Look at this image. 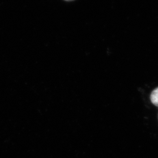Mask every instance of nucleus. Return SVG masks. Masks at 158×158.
I'll use <instances>...</instances> for the list:
<instances>
[{
	"label": "nucleus",
	"instance_id": "f257e3e1",
	"mask_svg": "<svg viewBox=\"0 0 158 158\" xmlns=\"http://www.w3.org/2000/svg\"><path fill=\"white\" fill-rule=\"evenodd\" d=\"M151 100L153 104L158 107V87L154 90L151 94Z\"/></svg>",
	"mask_w": 158,
	"mask_h": 158
},
{
	"label": "nucleus",
	"instance_id": "f03ea898",
	"mask_svg": "<svg viewBox=\"0 0 158 158\" xmlns=\"http://www.w3.org/2000/svg\"><path fill=\"white\" fill-rule=\"evenodd\" d=\"M65 1L67 2H70V1H74V0H64Z\"/></svg>",
	"mask_w": 158,
	"mask_h": 158
}]
</instances>
